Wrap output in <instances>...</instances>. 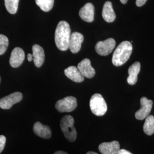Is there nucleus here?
Masks as SVG:
<instances>
[{
    "label": "nucleus",
    "mask_w": 154,
    "mask_h": 154,
    "mask_svg": "<svg viewBox=\"0 0 154 154\" xmlns=\"http://www.w3.org/2000/svg\"><path fill=\"white\" fill-rule=\"evenodd\" d=\"M71 36V30L69 24L65 21L58 23L55 32V42L57 47L61 51L69 49Z\"/></svg>",
    "instance_id": "1"
},
{
    "label": "nucleus",
    "mask_w": 154,
    "mask_h": 154,
    "mask_svg": "<svg viewBox=\"0 0 154 154\" xmlns=\"http://www.w3.org/2000/svg\"><path fill=\"white\" fill-rule=\"evenodd\" d=\"M132 51V44L129 41H123L115 50L112 58V64L121 66L128 61Z\"/></svg>",
    "instance_id": "2"
},
{
    "label": "nucleus",
    "mask_w": 154,
    "mask_h": 154,
    "mask_svg": "<svg viewBox=\"0 0 154 154\" xmlns=\"http://www.w3.org/2000/svg\"><path fill=\"white\" fill-rule=\"evenodd\" d=\"M60 126L62 131L67 140L72 142L76 140L77 131L74 127V119L72 116H64L61 119Z\"/></svg>",
    "instance_id": "3"
},
{
    "label": "nucleus",
    "mask_w": 154,
    "mask_h": 154,
    "mask_svg": "<svg viewBox=\"0 0 154 154\" xmlns=\"http://www.w3.org/2000/svg\"><path fill=\"white\" fill-rule=\"evenodd\" d=\"M90 107L94 115L104 116L107 111V106L105 99L100 94H95L90 100Z\"/></svg>",
    "instance_id": "4"
},
{
    "label": "nucleus",
    "mask_w": 154,
    "mask_h": 154,
    "mask_svg": "<svg viewBox=\"0 0 154 154\" xmlns=\"http://www.w3.org/2000/svg\"><path fill=\"white\" fill-rule=\"evenodd\" d=\"M77 107V99L72 96L60 99L55 104V108L60 112H69L75 110Z\"/></svg>",
    "instance_id": "5"
},
{
    "label": "nucleus",
    "mask_w": 154,
    "mask_h": 154,
    "mask_svg": "<svg viewBox=\"0 0 154 154\" xmlns=\"http://www.w3.org/2000/svg\"><path fill=\"white\" fill-rule=\"evenodd\" d=\"M116 42L114 39H107L103 41H99L95 45L96 52L100 55H109L116 47Z\"/></svg>",
    "instance_id": "6"
},
{
    "label": "nucleus",
    "mask_w": 154,
    "mask_h": 154,
    "mask_svg": "<svg viewBox=\"0 0 154 154\" xmlns=\"http://www.w3.org/2000/svg\"><path fill=\"white\" fill-rule=\"evenodd\" d=\"M153 101L149 100L146 97H142L140 99L141 107L135 112V116L138 120H143L149 115L152 109Z\"/></svg>",
    "instance_id": "7"
},
{
    "label": "nucleus",
    "mask_w": 154,
    "mask_h": 154,
    "mask_svg": "<svg viewBox=\"0 0 154 154\" xmlns=\"http://www.w3.org/2000/svg\"><path fill=\"white\" fill-rule=\"evenodd\" d=\"M22 94L16 92L0 99V108L5 110L10 109L11 107L20 102L22 99Z\"/></svg>",
    "instance_id": "8"
},
{
    "label": "nucleus",
    "mask_w": 154,
    "mask_h": 154,
    "mask_svg": "<svg viewBox=\"0 0 154 154\" xmlns=\"http://www.w3.org/2000/svg\"><path fill=\"white\" fill-rule=\"evenodd\" d=\"M84 37L81 33L74 32L70 36L69 44V49L72 53H77L81 48Z\"/></svg>",
    "instance_id": "9"
},
{
    "label": "nucleus",
    "mask_w": 154,
    "mask_h": 154,
    "mask_svg": "<svg viewBox=\"0 0 154 154\" xmlns=\"http://www.w3.org/2000/svg\"><path fill=\"white\" fill-rule=\"evenodd\" d=\"M77 68L83 76L87 78H92L95 74V69L91 66L90 60L88 58H85L80 62L77 66Z\"/></svg>",
    "instance_id": "10"
},
{
    "label": "nucleus",
    "mask_w": 154,
    "mask_h": 154,
    "mask_svg": "<svg viewBox=\"0 0 154 154\" xmlns=\"http://www.w3.org/2000/svg\"><path fill=\"white\" fill-rule=\"evenodd\" d=\"M99 152L102 154H118L120 144L118 141L104 142L99 144Z\"/></svg>",
    "instance_id": "11"
},
{
    "label": "nucleus",
    "mask_w": 154,
    "mask_h": 154,
    "mask_svg": "<svg viewBox=\"0 0 154 154\" xmlns=\"http://www.w3.org/2000/svg\"><path fill=\"white\" fill-rule=\"evenodd\" d=\"M25 59V53L20 48H14L11 52L9 63L12 67L17 68L21 66Z\"/></svg>",
    "instance_id": "12"
},
{
    "label": "nucleus",
    "mask_w": 154,
    "mask_h": 154,
    "mask_svg": "<svg viewBox=\"0 0 154 154\" xmlns=\"http://www.w3.org/2000/svg\"><path fill=\"white\" fill-rule=\"evenodd\" d=\"M79 14L83 21L93 22L94 19V6L91 3H87L80 9Z\"/></svg>",
    "instance_id": "13"
},
{
    "label": "nucleus",
    "mask_w": 154,
    "mask_h": 154,
    "mask_svg": "<svg viewBox=\"0 0 154 154\" xmlns=\"http://www.w3.org/2000/svg\"><path fill=\"white\" fill-rule=\"evenodd\" d=\"M32 50L34 63L36 67H40L44 62V50L38 45H34L32 48Z\"/></svg>",
    "instance_id": "14"
},
{
    "label": "nucleus",
    "mask_w": 154,
    "mask_h": 154,
    "mask_svg": "<svg viewBox=\"0 0 154 154\" xmlns=\"http://www.w3.org/2000/svg\"><path fill=\"white\" fill-rule=\"evenodd\" d=\"M64 72L66 77L75 82H82L84 81L85 77L83 76L81 72L79 71L77 67L69 66L65 70Z\"/></svg>",
    "instance_id": "15"
},
{
    "label": "nucleus",
    "mask_w": 154,
    "mask_h": 154,
    "mask_svg": "<svg viewBox=\"0 0 154 154\" xmlns=\"http://www.w3.org/2000/svg\"><path fill=\"white\" fill-rule=\"evenodd\" d=\"M34 132L39 137L44 139H49L51 137V131L49 127L42 125L37 122L33 126Z\"/></svg>",
    "instance_id": "16"
},
{
    "label": "nucleus",
    "mask_w": 154,
    "mask_h": 154,
    "mask_svg": "<svg viewBox=\"0 0 154 154\" xmlns=\"http://www.w3.org/2000/svg\"><path fill=\"white\" fill-rule=\"evenodd\" d=\"M140 71V63L139 62H136L133 63L128 69L129 76L127 78V82L130 85L136 84L138 81V75Z\"/></svg>",
    "instance_id": "17"
},
{
    "label": "nucleus",
    "mask_w": 154,
    "mask_h": 154,
    "mask_svg": "<svg viewBox=\"0 0 154 154\" xmlns=\"http://www.w3.org/2000/svg\"><path fill=\"white\" fill-rule=\"evenodd\" d=\"M102 17L106 22H112L115 21L116 13L114 11L112 3L110 1L105 2L102 9Z\"/></svg>",
    "instance_id": "18"
},
{
    "label": "nucleus",
    "mask_w": 154,
    "mask_h": 154,
    "mask_svg": "<svg viewBox=\"0 0 154 154\" xmlns=\"http://www.w3.org/2000/svg\"><path fill=\"white\" fill-rule=\"evenodd\" d=\"M144 132L147 135H152L154 134V116H149L146 118L143 125Z\"/></svg>",
    "instance_id": "19"
},
{
    "label": "nucleus",
    "mask_w": 154,
    "mask_h": 154,
    "mask_svg": "<svg viewBox=\"0 0 154 154\" xmlns=\"http://www.w3.org/2000/svg\"><path fill=\"white\" fill-rule=\"evenodd\" d=\"M35 3L40 9L45 12L51 10L54 6V0H35Z\"/></svg>",
    "instance_id": "20"
},
{
    "label": "nucleus",
    "mask_w": 154,
    "mask_h": 154,
    "mask_svg": "<svg viewBox=\"0 0 154 154\" xmlns=\"http://www.w3.org/2000/svg\"><path fill=\"white\" fill-rule=\"evenodd\" d=\"M6 9L11 14L16 13L20 0H4Z\"/></svg>",
    "instance_id": "21"
},
{
    "label": "nucleus",
    "mask_w": 154,
    "mask_h": 154,
    "mask_svg": "<svg viewBox=\"0 0 154 154\" xmlns=\"http://www.w3.org/2000/svg\"><path fill=\"white\" fill-rule=\"evenodd\" d=\"M8 45L9 39L8 37L3 34H0V55L5 53Z\"/></svg>",
    "instance_id": "22"
},
{
    "label": "nucleus",
    "mask_w": 154,
    "mask_h": 154,
    "mask_svg": "<svg viewBox=\"0 0 154 154\" xmlns=\"http://www.w3.org/2000/svg\"><path fill=\"white\" fill-rule=\"evenodd\" d=\"M6 143V138L4 135H0V153L4 149Z\"/></svg>",
    "instance_id": "23"
},
{
    "label": "nucleus",
    "mask_w": 154,
    "mask_h": 154,
    "mask_svg": "<svg viewBox=\"0 0 154 154\" xmlns=\"http://www.w3.org/2000/svg\"><path fill=\"white\" fill-rule=\"evenodd\" d=\"M147 1V0H136V5L138 7H140L144 5Z\"/></svg>",
    "instance_id": "24"
},
{
    "label": "nucleus",
    "mask_w": 154,
    "mask_h": 154,
    "mask_svg": "<svg viewBox=\"0 0 154 154\" xmlns=\"http://www.w3.org/2000/svg\"><path fill=\"white\" fill-rule=\"evenodd\" d=\"M118 154H132L128 151H127L126 149H120Z\"/></svg>",
    "instance_id": "25"
},
{
    "label": "nucleus",
    "mask_w": 154,
    "mask_h": 154,
    "mask_svg": "<svg viewBox=\"0 0 154 154\" xmlns=\"http://www.w3.org/2000/svg\"><path fill=\"white\" fill-rule=\"evenodd\" d=\"M28 60L29 62L32 61L33 60V55L31 54H28Z\"/></svg>",
    "instance_id": "26"
},
{
    "label": "nucleus",
    "mask_w": 154,
    "mask_h": 154,
    "mask_svg": "<svg viewBox=\"0 0 154 154\" xmlns=\"http://www.w3.org/2000/svg\"><path fill=\"white\" fill-rule=\"evenodd\" d=\"M54 154H68L67 153H66L64 151H57L55 152Z\"/></svg>",
    "instance_id": "27"
},
{
    "label": "nucleus",
    "mask_w": 154,
    "mask_h": 154,
    "mask_svg": "<svg viewBox=\"0 0 154 154\" xmlns=\"http://www.w3.org/2000/svg\"><path fill=\"white\" fill-rule=\"evenodd\" d=\"M120 1H121L122 4H126L127 1H128V0H120Z\"/></svg>",
    "instance_id": "28"
},
{
    "label": "nucleus",
    "mask_w": 154,
    "mask_h": 154,
    "mask_svg": "<svg viewBox=\"0 0 154 154\" xmlns=\"http://www.w3.org/2000/svg\"><path fill=\"white\" fill-rule=\"evenodd\" d=\"M86 154H97V153H96V152H93V151H89L88 152V153Z\"/></svg>",
    "instance_id": "29"
},
{
    "label": "nucleus",
    "mask_w": 154,
    "mask_h": 154,
    "mask_svg": "<svg viewBox=\"0 0 154 154\" xmlns=\"http://www.w3.org/2000/svg\"><path fill=\"white\" fill-rule=\"evenodd\" d=\"M0 82H1V78H0Z\"/></svg>",
    "instance_id": "30"
}]
</instances>
